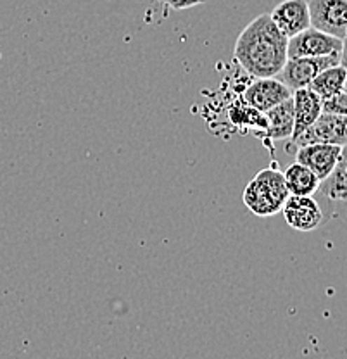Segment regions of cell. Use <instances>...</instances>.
<instances>
[{"label":"cell","mask_w":347,"mask_h":359,"mask_svg":"<svg viewBox=\"0 0 347 359\" xmlns=\"http://www.w3.org/2000/svg\"><path fill=\"white\" fill-rule=\"evenodd\" d=\"M289 39L277 28L270 14H259L238 35L233 57L251 76H278L287 61Z\"/></svg>","instance_id":"obj_1"},{"label":"cell","mask_w":347,"mask_h":359,"mask_svg":"<svg viewBox=\"0 0 347 359\" xmlns=\"http://www.w3.org/2000/svg\"><path fill=\"white\" fill-rule=\"evenodd\" d=\"M287 197H289V189L282 171H278L277 168H266L247 183L242 199L249 211L261 218H268L282 211Z\"/></svg>","instance_id":"obj_2"},{"label":"cell","mask_w":347,"mask_h":359,"mask_svg":"<svg viewBox=\"0 0 347 359\" xmlns=\"http://www.w3.org/2000/svg\"><path fill=\"white\" fill-rule=\"evenodd\" d=\"M342 40L316 29L313 26L290 36L287 43V57H322V55L341 54Z\"/></svg>","instance_id":"obj_3"},{"label":"cell","mask_w":347,"mask_h":359,"mask_svg":"<svg viewBox=\"0 0 347 359\" xmlns=\"http://www.w3.org/2000/svg\"><path fill=\"white\" fill-rule=\"evenodd\" d=\"M339 61L341 54L322 55V57H287L285 65L278 73V80H282L292 92L308 88L316 74L327 67L339 65Z\"/></svg>","instance_id":"obj_4"},{"label":"cell","mask_w":347,"mask_h":359,"mask_svg":"<svg viewBox=\"0 0 347 359\" xmlns=\"http://www.w3.org/2000/svg\"><path fill=\"white\" fill-rule=\"evenodd\" d=\"M292 144L297 147L308 144H332L342 147L347 144V116L322 112L308 130L292 138Z\"/></svg>","instance_id":"obj_5"},{"label":"cell","mask_w":347,"mask_h":359,"mask_svg":"<svg viewBox=\"0 0 347 359\" xmlns=\"http://www.w3.org/2000/svg\"><path fill=\"white\" fill-rule=\"evenodd\" d=\"M308 6L313 28L346 39L347 0H308Z\"/></svg>","instance_id":"obj_6"},{"label":"cell","mask_w":347,"mask_h":359,"mask_svg":"<svg viewBox=\"0 0 347 359\" xmlns=\"http://www.w3.org/2000/svg\"><path fill=\"white\" fill-rule=\"evenodd\" d=\"M287 224L297 231H313L323 223V212L313 196L289 194L282 208Z\"/></svg>","instance_id":"obj_7"},{"label":"cell","mask_w":347,"mask_h":359,"mask_svg":"<svg viewBox=\"0 0 347 359\" xmlns=\"http://www.w3.org/2000/svg\"><path fill=\"white\" fill-rule=\"evenodd\" d=\"M292 97V90L287 87L282 80L277 76L271 78H257L252 81L247 88L244 90L242 99L254 109L266 112L271 107H275L282 100Z\"/></svg>","instance_id":"obj_8"},{"label":"cell","mask_w":347,"mask_h":359,"mask_svg":"<svg viewBox=\"0 0 347 359\" xmlns=\"http://www.w3.org/2000/svg\"><path fill=\"white\" fill-rule=\"evenodd\" d=\"M270 16L287 39L311 26L308 0H283L271 11Z\"/></svg>","instance_id":"obj_9"},{"label":"cell","mask_w":347,"mask_h":359,"mask_svg":"<svg viewBox=\"0 0 347 359\" xmlns=\"http://www.w3.org/2000/svg\"><path fill=\"white\" fill-rule=\"evenodd\" d=\"M341 149L342 147H339V145L332 144L301 145L296 152V161L308 166L323 182L334 171Z\"/></svg>","instance_id":"obj_10"},{"label":"cell","mask_w":347,"mask_h":359,"mask_svg":"<svg viewBox=\"0 0 347 359\" xmlns=\"http://www.w3.org/2000/svg\"><path fill=\"white\" fill-rule=\"evenodd\" d=\"M294 100V133L290 138H296L304 130H308L322 114L323 100L313 90L299 88L292 92Z\"/></svg>","instance_id":"obj_11"},{"label":"cell","mask_w":347,"mask_h":359,"mask_svg":"<svg viewBox=\"0 0 347 359\" xmlns=\"http://www.w3.org/2000/svg\"><path fill=\"white\" fill-rule=\"evenodd\" d=\"M266 116V128L261 137L270 140H285L294 133V100L292 97L282 100L275 107L264 112Z\"/></svg>","instance_id":"obj_12"},{"label":"cell","mask_w":347,"mask_h":359,"mask_svg":"<svg viewBox=\"0 0 347 359\" xmlns=\"http://www.w3.org/2000/svg\"><path fill=\"white\" fill-rule=\"evenodd\" d=\"M283 178H285L289 194H294V196H313L318 192L320 185H322V180L308 166L297 163V161L283 171Z\"/></svg>","instance_id":"obj_13"},{"label":"cell","mask_w":347,"mask_h":359,"mask_svg":"<svg viewBox=\"0 0 347 359\" xmlns=\"http://www.w3.org/2000/svg\"><path fill=\"white\" fill-rule=\"evenodd\" d=\"M320 190L332 201H347V144L342 145L334 171L323 180Z\"/></svg>","instance_id":"obj_14"},{"label":"cell","mask_w":347,"mask_h":359,"mask_svg":"<svg viewBox=\"0 0 347 359\" xmlns=\"http://www.w3.org/2000/svg\"><path fill=\"white\" fill-rule=\"evenodd\" d=\"M347 78V71L341 65H335L323 69L322 73L316 74L313 78V81L309 83V90L316 93L320 99H330L335 93L342 92L344 90V83Z\"/></svg>","instance_id":"obj_15"},{"label":"cell","mask_w":347,"mask_h":359,"mask_svg":"<svg viewBox=\"0 0 347 359\" xmlns=\"http://www.w3.org/2000/svg\"><path fill=\"white\" fill-rule=\"evenodd\" d=\"M323 112H334V114L347 116V93L342 92L335 93L330 99H325L322 102Z\"/></svg>","instance_id":"obj_16"},{"label":"cell","mask_w":347,"mask_h":359,"mask_svg":"<svg viewBox=\"0 0 347 359\" xmlns=\"http://www.w3.org/2000/svg\"><path fill=\"white\" fill-rule=\"evenodd\" d=\"M164 2H166V6H170L171 9L184 11V9H190V7L203 6V4H206L207 0H164Z\"/></svg>","instance_id":"obj_17"},{"label":"cell","mask_w":347,"mask_h":359,"mask_svg":"<svg viewBox=\"0 0 347 359\" xmlns=\"http://www.w3.org/2000/svg\"><path fill=\"white\" fill-rule=\"evenodd\" d=\"M339 65H341L344 69L347 71V36L344 40H342V50H341V61H339Z\"/></svg>","instance_id":"obj_18"},{"label":"cell","mask_w":347,"mask_h":359,"mask_svg":"<svg viewBox=\"0 0 347 359\" xmlns=\"http://www.w3.org/2000/svg\"><path fill=\"white\" fill-rule=\"evenodd\" d=\"M344 92L347 93V78H346V83H344Z\"/></svg>","instance_id":"obj_19"},{"label":"cell","mask_w":347,"mask_h":359,"mask_svg":"<svg viewBox=\"0 0 347 359\" xmlns=\"http://www.w3.org/2000/svg\"><path fill=\"white\" fill-rule=\"evenodd\" d=\"M346 36H347V32H346Z\"/></svg>","instance_id":"obj_20"}]
</instances>
